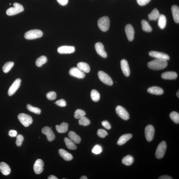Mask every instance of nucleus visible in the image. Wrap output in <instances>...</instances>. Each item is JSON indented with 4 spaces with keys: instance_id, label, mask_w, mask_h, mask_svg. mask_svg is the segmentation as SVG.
<instances>
[{
    "instance_id": "obj_1",
    "label": "nucleus",
    "mask_w": 179,
    "mask_h": 179,
    "mask_svg": "<svg viewBox=\"0 0 179 179\" xmlns=\"http://www.w3.org/2000/svg\"><path fill=\"white\" fill-rule=\"evenodd\" d=\"M167 65V60L156 59L150 62L147 64L148 67L154 70H160L165 69Z\"/></svg>"
},
{
    "instance_id": "obj_2",
    "label": "nucleus",
    "mask_w": 179,
    "mask_h": 179,
    "mask_svg": "<svg viewBox=\"0 0 179 179\" xmlns=\"http://www.w3.org/2000/svg\"><path fill=\"white\" fill-rule=\"evenodd\" d=\"M43 33L41 31L38 29H34L27 32L25 34L24 37L27 40L36 39L42 37Z\"/></svg>"
},
{
    "instance_id": "obj_3",
    "label": "nucleus",
    "mask_w": 179,
    "mask_h": 179,
    "mask_svg": "<svg viewBox=\"0 0 179 179\" xmlns=\"http://www.w3.org/2000/svg\"><path fill=\"white\" fill-rule=\"evenodd\" d=\"M98 26L99 29L103 32L107 31L109 29L110 21L107 16H104L99 19L98 22Z\"/></svg>"
},
{
    "instance_id": "obj_4",
    "label": "nucleus",
    "mask_w": 179,
    "mask_h": 179,
    "mask_svg": "<svg viewBox=\"0 0 179 179\" xmlns=\"http://www.w3.org/2000/svg\"><path fill=\"white\" fill-rule=\"evenodd\" d=\"M18 118L22 125L25 127H28L32 123V117L28 115L21 113L18 115Z\"/></svg>"
},
{
    "instance_id": "obj_5",
    "label": "nucleus",
    "mask_w": 179,
    "mask_h": 179,
    "mask_svg": "<svg viewBox=\"0 0 179 179\" xmlns=\"http://www.w3.org/2000/svg\"><path fill=\"white\" fill-rule=\"evenodd\" d=\"M14 7L11 8L6 10V14L9 16H12L17 14L23 11V7L21 4L17 3L13 4Z\"/></svg>"
},
{
    "instance_id": "obj_6",
    "label": "nucleus",
    "mask_w": 179,
    "mask_h": 179,
    "mask_svg": "<svg viewBox=\"0 0 179 179\" xmlns=\"http://www.w3.org/2000/svg\"><path fill=\"white\" fill-rule=\"evenodd\" d=\"M167 149V144L165 141L160 142L156 149L155 155L156 158L160 159L164 157Z\"/></svg>"
},
{
    "instance_id": "obj_7",
    "label": "nucleus",
    "mask_w": 179,
    "mask_h": 179,
    "mask_svg": "<svg viewBox=\"0 0 179 179\" xmlns=\"http://www.w3.org/2000/svg\"><path fill=\"white\" fill-rule=\"evenodd\" d=\"M98 75L99 80L105 84L109 86L113 85V82L112 78L105 72L102 71H99Z\"/></svg>"
},
{
    "instance_id": "obj_8",
    "label": "nucleus",
    "mask_w": 179,
    "mask_h": 179,
    "mask_svg": "<svg viewBox=\"0 0 179 179\" xmlns=\"http://www.w3.org/2000/svg\"><path fill=\"white\" fill-rule=\"evenodd\" d=\"M117 114L121 119L125 120L130 119V115L125 108L122 106H118L115 109Z\"/></svg>"
},
{
    "instance_id": "obj_9",
    "label": "nucleus",
    "mask_w": 179,
    "mask_h": 179,
    "mask_svg": "<svg viewBox=\"0 0 179 179\" xmlns=\"http://www.w3.org/2000/svg\"><path fill=\"white\" fill-rule=\"evenodd\" d=\"M145 135L147 141L150 142L153 139L155 134V129L151 125L147 126L145 129Z\"/></svg>"
},
{
    "instance_id": "obj_10",
    "label": "nucleus",
    "mask_w": 179,
    "mask_h": 179,
    "mask_svg": "<svg viewBox=\"0 0 179 179\" xmlns=\"http://www.w3.org/2000/svg\"><path fill=\"white\" fill-rule=\"evenodd\" d=\"M43 134L46 135L47 139L49 141H53L55 139V135L51 128L48 126H45L43 128L42 130Z\"/></svg>"
},
{
    "instance_id": "obj_11",
    "label": "nucleus",
    "mask_w": 179,
    "mask_h": 179,
    "mask_svg": "<svg viewBox=\"0 0 179 179\" xmlns=\"http://www.w3.org/2000/svg\"><path fill=\"white\" fill-rule=\"evenodd\" d=\"M69 74L71 76L79 79L84 78L85 76L84 72L81 71L77 67L72 68L70 70Z\"/></svg>"
},
{
    "instance_id": "obj_12",
    "label": "nucleus",
    "mask_w": 179,
    "mask_h": 179,
    "mask_svg": "<svg viewBox=\"0 0 179 179\" xmlns=\"http://www.w3.org/2000/svg\"><path fill=\"white\" fill-rule=\"evenodd\" d=\"M150 56L156 59H158L164 60H169L170 58L169 56L166 53H162V52L157 51H151L149 53Z\"/></svg>"
},
{
    "instance_id": "obj_13",
    "label": "nucleus",
    "mask_w": 179,
    "mask_h": 179,
    "mask_svg": "<svg viewBox=\"0 0 179 179\" xmlns=\"http://www.w3.org/2000/svg\"><path fill=\"white\" fill-rule=\"evenodd\" d=\"M21 80L20 78L17 79L14 81L9 89L8 93L9 96H12L19 89L21 84Z\"/></svg>"
},
{
    "instance_id": "obj_14",
    "label": "nucleus",
    "mask_w": 179,
    "mask_h": 179,
    "mask_svg": "<svg viewBox=\"0 0 179 179\" xmlns=\"http://www.w3.org/2000/svg\"><path fill=\"white\" fill-rule=\"evenodd\" d=\"M44 163L43 160L38 159L36 161L34 165V169L36 174H38L41 173L43 171Z\"/></svg>"
},
{
    "instance_id": "obj_15",
    "label": "nucleus",
    "mask_w": 179,
    "mask_h": 179,
    "mask_svg": "<svg viewBox=\"0 0 179 179\" xmlns=\"http://www.w3.org/2000/svg\"><path fill=\"white\" fill-rule=\"evenodd\" d=\"M58 51L60 54H70L74 53L75 48L73 46H62L58 47Z\"/></svg>"
},
{
    "instance_id": "obj_16",
    "label": "nucleus",
    "mask_w": 179,
    "mask_h": 179,
    "mask_svg": "<svg viewBox=\"0 0 179 179\" xmlns=\"http://www.w3.org/2000/svg\"><path fill=\"white\" fill-rule=\"evenodd\" d=\"M125 32L128 39L130 41H132L134 38V30L131 25H127L125 28Z\"/></svg>"
},
{
    "instance_id": "obj_17",
    "label": "nucleus",
    "mask_w": 179,
    "mask_h": 179,
    "mask_svg": "<svg viewBox=\"0 0 179 179\" xmlns=\"http://www.w3.org/2000/svg\"><path fill=\"white\" fill-rule=\"evenodd\" d=\"M95 48L96 49L97 53L99 56L104 58L107 57V54L104 49L103 45L100 42L96 43L95 45Z\"/></svg>"
},
{
    "instance_id": "obj_18",
    "label": "nucleus",
    "mask_w": 179,
    "mask_h": 179,
    "mask_svg": "<svg viewBox=\"0 0 179 179\" xmlns=\"http://www.w3.org/2000/svg\"><path fill=\"white\" fill-rule=\"evenodd\" d=\"M121 65L122 71L124 75L126 77L130 76V71L128 61L125 59L121 60Z\"/></svg>"
},
{
    "instance_id": "obj_19",
    "label": "nucleus",
    "mask_w": 179,
    "mask_h": 179,
    "mask_svg": "<svg viewBox=\"0 0 179 179\" xmlns=\"http://www.w3.org/2000/svg\"><path fill=\"white\" fill-rule=\"evenodd\" d=\"M178 77L176 72L174 71H168L162 74V78L166 80H173L176 79Z\"/></svg>"
},
{
    "instance_id": "obj_20",
    "label": "nucleus",
    "mask_w": 179,
    "mask_h": 179,
    "mask_svg": "<svg viewBox=\"0 0 179 179\" xmlns=\"http://www.w3.org/2000/svg\"><path fill=\"white\" fill-rule=\"evenodd\" d=\"M58 153L61 157L65 160L70 161L73 159V156L71 154L64 149H61L59 150Z\"/></svg>"
},
{
    "instance_id": "obj_21",
    "label": "nucleus",
    "mask_w": 179,
    "mask_h": 179,
    "mask_svg": "<svg viewBox=\"0 0 179 179\" xmlns=\"http://www.w3.org/2000/svg\"><path fill=\"white\" fill-rule=\"evenodd\" d=\"M0 171L4 175L7 176L10 174L11 169L7 164L2 162L0 163Z\"/></svg>"
},
{
    "instance_id": "obj_22",
    "label": "nucleus",
    "mask_w": 179,
    "mask_h": 179,
    "mask_svg": "<svg viewBox=\"0 0 179 179\" xmlns=\"http://www.w3.org/2000/svg\"><path fill=\"white\" fill-rule=\"evenodd\" d=\"M132 135L131 134H126L122 135L119 137L117 142V144L119 146L122 145L127 142L132 138Z\"/></svg>"
},
{
    "instance_id": "obj_23",
    "label": "nucleus",
    "mask_w": 179,
    "mask_h": 179,
    "mask_svg": "<svg viewBox=\"0 0 179 179\" xmlns=\"http://www.w3.org/2000/svg\"><path fill=\"white\" fill-rule=\"evenodd\" d=\"M148 92L153 94L156 95H161L164 93V90L160 87L157 86H152L148 88L147 89Z\"/></svg>"
},
{
    "instance_id": "obj_24",
    "label": "nucleus",
    "mask_w": 179,
    "mask_h": 179,
    "mask_svg": "<svg viewBox=\"0 0 179 179\" xmlns=\"http://www.w3.org/2000/svg\"><path fill=\"white\" fill-rule=\"evenodd\" d=\"M171 11L174 22L178 23L179 22V8L178 6L174 5L172 6Z\"/></svg>"
},
{
    "instance_id": "obj_25",
    "label": "nucleus",
    "mask_w": 179,
    "mask_h": 179,
    "mask_svg": "<svg viewBox=\"0 0 179 179\" xmlns=\"http://www.w3.org/2000/svg\"><path fill=\"white\" fill-rule=\"evenodd\" d=\"M70 139L76 144L80 143L81 141V138L73 131H70L68 133Z\"/></svg>"
},
{
    "instance_id": "obj_26",
    "label": "nucleus",
    "mask_w": 179,
    "mask_h": 179,
    "mask_svg": "<svg viewBox=\"0 0 179 179\" xmlns=\"http://www.w3.org/2000/svg\"><path fill=\"white\" fill-rule=\"evenodd\" d=\"M69 124L65 122H63L60 125H56V129L59 133H65L67 132L68 130Z\"/></svg>"
},
{
    "instance_id": "obj_27",
    "label": "nucleus",
    "mask_w": 179,
    "mask_h": 179,
    "mask_svg": "<svg viewBox=\"0 0 179 179\" xmlns=\"http://www.w3.org/2000/svg\"><path fill=\"white\" fill-rule=\"evenodd\" d=\"M77 67L81 71L85 73H89L90 71V68L89 65L87 63L80 62L77 64Z\"/></svg>"
},
{
    "instance_id": "obj_28",
    "label": "nucleus",
    "mask_w": 179,
    "mask_h": 179,
    "mask_svg": "<svg viewBox=\"0 0 179 179\" xmlns=\"http://www.w3.org/2000/svg\"><path fill=\"white\" fill-rule=\"evenodd\" d=\"M158 25L160 29H164L166 27L167 24V19L166 16L163 14L160 15L158 18Z\"/></svg>"
},
{
    "instance_id": "obj_29",
    "label": "nucleus",
    "mask_w": 179,
    "mask_h": 179,
    "mask_svg": "<svg viewBox=\"0 0 179 179\" xmlns=\"http://www.w3.org/2000/svg\"><path fill=\"white\" fill-rule=\"evenodd\" d=\"M64 141L67 148L72 150H75L77 149V146L69 138L65 137Z\"/></svg>"
},
{
    "instance_id": "obj_30",
    "label": "nucleus",
    "mask_w": 179,
    "mask_h": 179,
    "mask_svg": "<svg viewBox=\"0 0 179 179\" xmlns=\"http://www.w3.org/2000/svg\"><path fill=\"white\" fill-rule=\"evenodd\" d=\"M160 16L159 11L157 8L154 9L148 15V19L150 20H156L158 19Z\"/></svg>"
},
{
    "instance_id": "obj_31",
    "label": "nucleus",
    "mask_w": 179,
    "mask_h": 179,
    "mask_svg": "<svg viewBox=\"0 0 179 179\" xmlns=\"http://www.w3.org/2000/svg\"><path fill=\"white\" fill-rule=\"evenodd\" d=\"M122 164L130 166L134 162V158L132 156L128 155L124 157L122 160Z\"/></svg>"
},
{
    "instance_id": "obj_32",
    "label": "nucleus",
    "mask_w": 179,
    "mask_h": 179,
    "mask_svg": "<svg viewBox=\"0 0 179 179\" xmlns=\"http://www.w3.org/2000/svg\"><path fill=\"white\" fill-rule=\"evenodd\" d=\"M142 30L146 32H151L152 29L148 22L145 20H143L141 21Z\"/></svg>"
},
{
    "instance_id": "obj_33",
    "label": "nucleus",
    "mask_w": 179,
    "mask_h": 179,
    "mask_svg": "<svg viewBox=\"0 0 179 179\" xmlns=\"http://www.w3.org/2000/svg\"><path fill=\"white\" fill-rule=\"evenodd\" d=\"M47 62V58L46 56H42L38 58L36 61V65L38 67H41L43 65Z\"/></svg>"
},
{
    "instance_id": "obj_34",
    "label": "nucleus",
    "mask_w": 179,
    "mask_h": 179,
    "mask_svg": "<svg viewBox=\"0 0 179 179\" xmlns=\"http://www.w3.org/2000/svg\"><path fill=\"white\" fill-rule=\"evenodd\" d=\"M91 96L92 100L95 102H98L100 99V95L96 90H93L91 93Z\"/></svg>"
},
{
    "instance_id": "obj_35",
    "label": "nucleus",
    "mask_w": 179,
    "mask_h": 179,
    "mask_svg": "<svg viewBox=\"0 0 179 179\" xmlns=\"http://www.w3.org/2000/svg\"><path fill=\"white\" fill-rule=\"evenodd\" d=\"M14 65V63L13 62H6L3 67V71L4 73H8L12 69Z\"/></svg>"
},
{
    "instance_id": "obj_36",
    "label": "nucleus",
    "mask_w": 179,
    "mask_h": 179,
    "mask_svg": "<svg viewBox=\"0 0 179 179\" xmlns=\"http://www.w3.org/2000/svg\"><path fill=\"white\" fill-rule=\"evenodd\" d=\"M170 117L174 123H179V115L178 113L175 111L172 112L169 115Z\"/></svg>"
},
{
    "instance_id": "obj_37",
    "label": "nucleus",
    "mask_w": 179,
    "mask_h": 179,
    "mask_svg": "<svg viewBox=\"0 0 179 179\" xmlns=\"http://www.w3.org/2000/svg\"><path fill=\"white\" fill-rule=\"evenodd\" d=\"M27 109L31 112L35 113V114L40 115V114L41 110L40 108L37 107H34V106L30 105L28 104L27 105Z\"/></svg>"
},
{
    "instance_id": "obj_38",
    "label": "nucleus",
    "mask_w": 179,
    "mask_h": 179,
    "mask_svg": "<svg viewBox=\"0 0 179 179\" xmlns=\"http://www.w3.org/2000/svg\"><path fill=\"white\" fill-rule=\"evenodd\" d=\"M79 124L81 126H86L90 125V121L87 117L84 116L79 120Z\"/></svg>"
},
{
    "instance_id": "obj_39",
    "label": "nucleus",
    "mask_w": 179,
    "mask_h": 179,
    "mask_svg": "<svg viewBox=\"0 0 179 179\" xmlns=\"http://www.w3.org/2000/svg\"><path fill=\"white\" fill-rule=\"evenodd\" d=\"M86 113L84 111L81 109L77 110L75 112L74 117L75 119H80L81 118L85 116Z\"/></svg>"
},
{
    "instance_id": "obj_40",
    "label": "nucleus",
    "mask_w": 179,
    "mask_h": 179,
    "mask_svg": "<svg viewBox=\"0 0 179 179\" xmlns=\"http://www.w3.org/2000/svg\"><path fill=\"white\" fill-rule=\"evenodd\" d=\"M103 149L102 147L99 145H96L92 150V152L95 154L97 155L100 154L102 151Z\"/></svg>"
},
{
    "instance_id": "obj_41",
    "label": "nucleus",
    "mask_w": 179,
    "mask_h": 179,
    "mask_svg": "<svg viewBox=\"0 0 179 179\" xmlns=\"http://www.w3.org/2000/svg\"><path fill=\"white\" fill-rule=\"evenodd\" d=\"M46 97L47 99L50 100H55L56 98V94L55 92H50L47 93Z\"/></svg>"
},
{
    "instance_id": "obj_42",
    "label": "nucleus",
    "mask_w": 179,
    "mask_h": 179,
    "mask_svg": "<svg viewBox=\"0 0 179 179\" xmlns=\"http://www.w3.org/2000/svg\"><path fill=\"white\" fill-rule=\"evenodd\" d=\"M97 134L99 137L102 138H104L108 135L107 132L105 130L102 129H99L97 131Z\"/></svg>"
},
{
    "instance_id": "obj_43",
    "label": "nucleus",
    "mask_w": 179,
    "mask_h": 179,
    "mask_svg": "<svg viewBox=\"0 0 179 179\" xmlns=\"http://www.w3.org/2000/svg\"><path fill=\"white\" fill-rule=\"evenodd\" d=\"M24 137L23 135L21 134L17 135L16 141V144L17 146L18 147L21 146Z\"/></svg>"
},
{
    "instance_id": "obj_44",
    "label": "nucleus",
    "mask_w": 179,
    "mask_h": 179,
    "mask_svg": "<svg viewBox=\"0 0 179 179\" xmlns=\"http://www.w3.org/2000/svg\"><path fill=\"white\" fill-rule=\"evenodd\" d=\"M55 104L56 105L61 107H65L67 106L66 102L63 99H61L60 100L56 101Z\"/></svg>"
},
{
    "instance_id": "obj_45",
    "label": "nucleus",
    "mask_w": 179,
    "mask_h": 179,
    "mask_svg": "<svg viewBox=\"0 0 179 179\" xmlns=\"http://www.w3.org/2000/svg\"><path fill=\"white\" fill-rule=\"evenodd\" d=\"M102 124L104 128L107 130H110L111 128L110 124L107 121H103L102 122Z\"/></svg>"
},
{
    "instance_id": "obj_46",
    "label": "nucleus",
    "mask_w": 179,
    "mask_h": 179,
    "mask_svg": "<svg viewBox=\"0 0 179 179\" xmlns=\"http://www.w3.org/2000/svg\"><path fill=\"white\" fill-rule=\"evenodd\" d=\"M151 0H137V3L140 6H144L148 4Z\"/></svg>"
},
{
    "instance_id": "obj_47",
    "label": "nucleus",
    "mask_w": 179,
    "mask_h": 179,
    "mask_svg": "<svg viewBox=\"0 0 179 179\" xmlns=\"http://www.w3.org/2000/svg\"><path fill=\"white\" fill-rule=\"evenodd\" d=\"M8 134L10 137H15L17 136V131L15 130H11L9 131Z\"/></svg>"
},
{
    "instance_id": "obj_48",
    "label": "nucleus",
    "mask_w": 179,
    "mask_h": 179,
    "mask_svg": "<svg viewBox=\"0 0 179 179\" xmlns=\"http://www.w3.org/2000/svg\"><path fill=\"white\" fill-rule=\"evenodd\" d=\"M58 3L62 6L66 5L69 2V0H57Z\"/></svg>"
},
{
    "instance_id": "obj_49",
    "label": "nucleus",
    "mask_w": 179,
    "mask_h": 179,
    "mask_svg": "<svg viewBox=\"0 0 179 179\" xmlns=\"http://www.w3.org/2000/svg\"><path fill=\"white\" fill-rule=\"evenodd\" d=\"M159 179H172L173 178L168 175H164L158 178Z\"/></svg>"
},
{
    "instance_id": "obj_50",
    "label": "nucleus",
    "mask_w": 179,
    "mask_h": 179,
    "mask_svg": "<svg viewBox=\"0 0 179 179\" xmlns=\"http://www.w3.org/2000/svg\"><path fill=\"white\" fill-rule=\"evenodd\" d=\"M48 179H58V178L56 176L53 175H51L48 177Z\"/></svg>"
},
{
    "instance_id": "obj_51",
    "label": "nucleus",
    "mask_w": 179,
    "mask_h": 179,
    "mask_svg": "<svg viewBox=\"0 0 179 179\" xmlns=\"http://www.w3.org/2000/svg\"><path fill=\"white\" fill-rule=\"evenodd\" d=\"M80 179H87L88 178L86 176H82L81 177Z\"/></svg>"
},
{
    "instance_id": "obj_52",
    "label": "nucleus",
    "mask_w": 179,
    "mask_h": 179,
    "mask_svg": "<svg viewBox=\"0 0 179 179\" xmlns=\"http://www.w3.org/2000/svg\"><path fill=\"white\" fill-rule=\"evenodd\" d=\"M179 90H178V91L176 93V96L178 97V98H179Z\"/></svg>"
}]
</instances>
